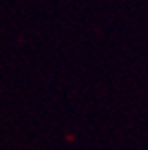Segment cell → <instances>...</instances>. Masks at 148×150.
I'll return each instance as SVG.
<instances>
[]
</instances>
